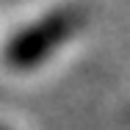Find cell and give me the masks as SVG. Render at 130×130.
<instances>
[{
  "label": "cell",
  "mask_w": 130,
  "mask_h": 130,
  "mask_svg": "<svg viewBox=\"0 0 130 130\" xmlns=\"http://www.w3.org/2000/svg\"><path fill=\"white\" fill-rule=\"evenodd\" d=\"M0 130H8V127H0Z\"/></svg>",
  "instance_id": "cell-2"
},
{
  "label": "cell",
  "mask_w": 130,
  "mask_h": 130,
  "mask_svg": "<svg viewBox=\"0 0 130 130\" xmlns=\"http://www.w3.org/2000/svg\"><path fill=\"white\" fill-rule=\"evenodd\" d=\"M86 25H89V6L61 3L50 11H44L39 20L20 28L14 36H8L3 44V61L17 72L39 69L50 55H55Z\"/></svg>",
  "instance_id": "cell-1"
}]
</instances>
